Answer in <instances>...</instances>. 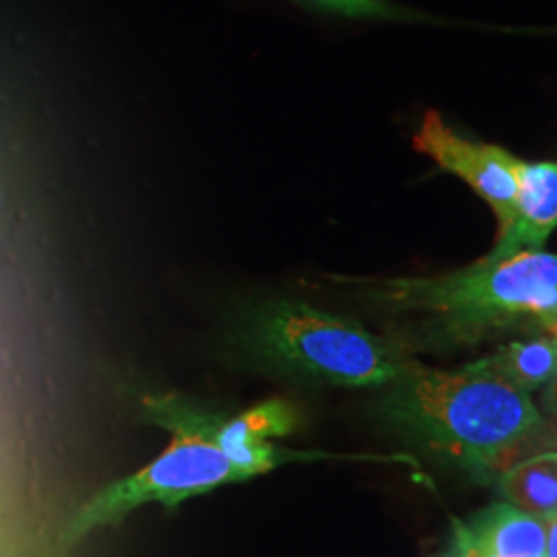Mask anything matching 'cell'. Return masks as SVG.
I'll return each instance as SVG.
<instances>
[{
  "label": "cell",
  "mask_w": 557,
  "mask_h": 557,
  "mask_svg": "<svg viewBox=\"0 0 557 557\" xmlns=\"http://www.w3.org/2000/svg\"><path fill=\"white\" fill-rule=\"evenodd\" d=\"M376 413L405 442L475 478L502 475L533 450L545 421L529 393L478 361L460 370L418 361L382 388Z\"/></svg>",
  "instance_id": "obj_1"
},
{
  "label": "cell",
  "mask_w": 557,
  "mask_h": 557,
  "mask_svg": "<svg viewBox=\"0 0 557 557\" xmlns=\"http://www.w3.org/2000/svg\"><path fill=\"white\" fill-rule=\"evenodd\" d=\"M361 298L386 314L413 317L419 337L467 345L539 324L557 308V255L522 250L506 259H481L440 277L354 281Z\"/></svg>",
  "instance_id": "obj_2"
},
{
  "label": "cell",
  "mask_w": 557,
  "mask_h": 557,
  "mask_svg": "<svg viewBox=\"0 0 557 557\" xmlns=\"http://www.w3.org/2000/svg\"><path fill=\"white\" fill-rule=\"evenodd\" d=\"M230 341L259 370L335 388H386L418 361L380 337L301 299H264L232 322Z\"/></svg>",
  "instance_id": "obj_3"
},
{
  "label": "cell",
  "mask_w": 557,
  "mask_h": 557,
  "mask_svg": "<svg viewBox=\"0 0 557 557\" xmlns=\"http://www.w3.org/2000/svg\"><path fill=\"white\" fill-rule=\"evenodd\" d=\"M244 481L248 478L213 442L197 434L174 432L160 457L101 487L81 504L64 527L62 545L73 547L103 527L116 524L140 506L161 504L165 508H178L186 499Z\"/></svg>",
  "instance_id": "obj_4"
},
{
  "label": "cell",
  "mask_w": 557,
  "mask_h": 557,
  "mask_svg": "<svg viewBox=\"0 0 557 557\" xmlns=\"http://www.w3.org/2000/svg\"><path fill=\"white\" fill-rule=\"evenodd\" d=\"M139 413L147 423L170 434L188 432L213 442L248 479L259 478L289 462L372 458L338 457L319 450L304 453L278 446L277 440L292 434L298 423L296 407L283 398H271L252 409L227 416L211 411L178 393H158L140 398Z\"/></svg>",
  "instance_id": "obj_5"
},
{
  "label": "cell",
  "mask_w": 557,
  "mask_h": 557,
  "mask_svg": "<svg viewBox=\"0 0 557 557\" xmlns=\"http://www.w3.org/2000/svg\"><path fill=\"white\" fill-rule=\"evenodd\" d=\"M413 149L434 161L442 172L462 180L490 205L502 236L515 218L518 158L498 145L471 139L450 126L440 112L428 110L413 137Z\"/></svg>",
  "instance_id": "obj_6"
},
{
  "label": "cell",
  "mask_w": 557,
  "mask_h": 557,
  "mask_svg": "<svg viewBox=\"0 0 557 557\" xmlns=\"http://www.w3.org/2000/svg\"><path fill=\"white\" fill-rule=\"evenodd\" d=\"M450 552L458 557L545 556V518L508 502L492 504L469 520H455Z\"/></svg>",
  "instance_id": "obj_7"
},
{
  "label": "cell",
  "mask_w": 557,
  "mask_h": 557,
  "mask_svg": "<svg viewBox=\"0 0 557 557\" xmlns=\"http://www.w3.org/2000/svg\"><path fill=\"white\" fill-rule=\"evenodd\" d=\"M517 184L512 223L483 259L543 250L557 227V161H518Z\"/></svg>",
  "instance_id": "obj_8"
},
{
  "label": "cell",
  "mask_w": 557,
  "mask_h": 557,
  "mask_svg": "<svg viewBox=\"0 0 557 557\" xmlns=\"http://www.w3.org/2000/svg\"><path fill=\"white\" fill-rule=\"evenodd\" d=\"M502 498L522 512L547 518L557 515V455L533 453L510 465L498 479Z\"/></svg>",
  "instance_id": "obj_9"
},
{
  "label": "cell",
  "mask_w": 557,
  "mask_h": 557,
  "mask_svg": "<svg viewBox=\"0 0 557 557\" xmlns=\"http://www.w3.org/2000/svg\"><path fill=\"white\" fill-rule=\"evenodd\" d=\"M478 363L531 395L557 376V341L549 335L515 341L499 347L496 354L478 359Z\"/></svg>",
  "instance_id": "obj_10"
},
{
  "label": "cell",
  "mask_w": 557,
  "mask_h": 557,
  "mask_svg": "<svg viewBox=\"0 0 557 557\" xmlns=\"http://www.w3.org/2000/svg\"><path fill=\"white\" fill-rule=\"evenodd\" d=\"M306 11L349 21L379 23H436L444 21L393 0H289Z\"/></svg>",
  "instance_id": "obj_11"
},
{
  "label": "cell",
  "mask_w": 557,
  "mask_h": 557,
  "mask_svg": "<svg viewBox=\"0 0 557 557\" xmlns=\"http://www.w3.org/2000/svg\"><path fill=\"white\" fill-rule=\"evenodd\" d=\"M537 446H547V450L557 453V411H549L547 418L543 421V428H541V432H539L533 448H537ZM541 453H543V450H541Z\"/></svg>",
  "instance_id": "obj_12"
},
{
  "label": "cell",
  "mask_w": 557,
  "mask_h": 557,
  "mask_svg": "<svg viewBox=\"0 0 557 557\" xmlns=\"http://www.w3.org/2000/svg\"><path fill=\"white\" fill-rule=\"evenodd\" d=\"M545 557H557V515L545 518Z\"/></svg>",
  "instance_id": "obj_13"
},
{
  "label": "cell",
  "mask_w": 557,
  "mask_h": 557,
  "mask_svg": "<svg viewBox=\"0 0 557 557\" xmlns=\"http://www.w3.org/2000/svg\"><path fill=\"white\" fill-rule=\"evenodd\" d=\"M545 407H547V411H557V376L547 384Z\"/></svg>",
  "instance_id": "obj_14"
},
{
  "label": "cell",
  "mask_w": 557,
  "mask_h": 557,
  "mask_svg": "<svg viewBox=\"0 0 557 557\" xmlns=\"http://www.w3.org/2000/svg\"><path fill=\"white\" fill-rule=\"evenodd\" d=\"M541 326H543V331H545L549 337L556 338L557 341V308L547 319L541 322Z\"/></svg>",
  "instance_id": "obj_15"
},
{
  "label": "cell",
  "mask_w": 557,
  "mask_h": 557,
  "mask_svg": "<svg viewBox=\"0 0 557 557\" xmlns=\"http://www.w3.org/2000/svg\"><path fill=\"white\" fill-rule=\"evenodd\" d=\"M434 557H458L457 554H453L450 549H448V554H444V556H434Z\"/></svg>",
  "instance_id": "obj_16"
},
{
  "label": "cell",
  "mask_w": 557,
  "mask_h": 557,
  "mask_svg": "<svg viewBox=\"0 0 557 557\" xmlns=\"http://www.w3.org/2000/svg\"><path fill=\"white\" fill-rule=\"evenodd\" d=\"M533 557H545V556H533Z\"/></svg>",
  "instance_id": "obj_17"
},
{
  "label": "cell",
  "mask_w": 557,
  "mask_h": 557,
  "mask_svg": "<svg viewBox=\"0 0 557 557\" xmlns=\"http://www.w3.org/2000/svg\"><path fill=\"white\" fill-rule=\"evenodd\" d=\"M552 453H554V450H552ZM556 455H557V453H556Z\"/></svg>",
  "instance_id": "obj_18"
}]
</instances>
